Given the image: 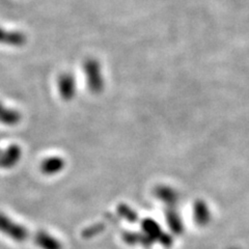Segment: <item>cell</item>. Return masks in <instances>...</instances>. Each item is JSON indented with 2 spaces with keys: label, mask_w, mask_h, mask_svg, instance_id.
Segmentation results:
<instances>
[{
  "label": "cell",
  "mask_w": 249,
  "mask_h": 249,
  "mask_svg": "<svg viewBox=\"0 0 249 249\" xmlns=\"http://www.w3.org/2000/svg\"><path fill=\"white\" fill-rule=\"evenodd\" d=\"M0 232L15 240L16 242H24L29 237V231L26 228L15 222L3 213H0Z\"/></svg>",
  "instance_id": "obj_1"
},
{
  "label": "cell",
  "mask_w": 249,
  "mask_h": 249,
  "mask_svg": "<svg viewBox=\"0 0 249 249\" xmlns=\"http://www.w3.org/2000/svg\"><path fill=\"white\" fill-rule=\"evenodd\" d=\"M21 149L19 145L12 144L4 151L0 152V168H12L21 159Z\"/></svg>",
  "instance_id": "obj_2"
},
{
  "label": "cell",
  "mask_w": 249,
  "mask_h": 249,
  "mask_svg": "<svg viewBox=\"0 0 249 249\" xmlns=\"http://www.w3.org/2000/svg\"><path fill=\"white\" fill-rule=\"evenodd\" d=\"M26 43V36L20 31L6 30L0 27V44L6 46L20 47Z\"/></svg>",
  "instance_id": "obj_3"
},
{
  "label": "cell",
  "mask_w": 249,
  "mask_h": 249,
  "mask_svg": "<svg viewBox=\"0 0 249 249\" xmlns=\"http://www.w3.org/2000/svg\"><path fill=\"white\" fill-rule=\"evenodd\" d=\"M34 242L41 249H62L59 240L46 231H37L34 237Z\"/></svg>",
  "instance_id": "obj_4"
},
{
  "label": "cell",
  "mask_w": 249,
  "mask_h": 249,
  "mask_svg": "<svg viewBox=\"0 0 249 249\" xmlns=\"http://www.w3.org/2000/svg\"><path fill=\"white\" fill-rule=\"evenodd\" d=\"M21 121V114L19 111L10 107H6L0 102V123L5 126H15Z\"/></svg>",
  "instance_id": "obj_5"
},
{
  "label": "cell",
  "mask_w": 249,
  "mask_h": 249,
  "mask_svg": "<svg viewBox=\"0 0 249 249\" xmlns=\"http://www.w3.org/2000/svg\"><path fill=\"white\" fill-rule=\"evenodd\" d=\"M143 230L145 231V235L149 237L151 240H160L162 237L163 232L161 231V229L159 225L154 222L153 220H146L143 222Z\"/></svg>",
  "instance_id": "obj_6"
},
{
  "label": "cell",
  "mask_w": 249,
  "mask_h": 249,
  "mask_svg": "<svg viewBox=\"0 0 249 249\" xmlns=\"http://www.w3.org/2000/svg\"><path fill=\"white\" fill-rule=\"evenodd\" d=\"M209 219L210 214L208 209L201 204L197 205L196 207V220L198 223V225H206L209 222Z\"/></svg>",
  "instance_id": "obj_7"
},
{
  "label": "cell",
  "mask_w": 249,
  "mask_h": 249,
  "mask_svg": "<svg viewBox=\"0 0 249 249\" xmlns=\"http://www.w3.org/2000/svg\"><path fill=\"white\" fill-rule=\"evenodd\" d=\"M61 164H59L58 159H49L43 162L42 164V170L45 174H53L55 171L59 170Z\"/></svg>",
  "instance_id": "obj_8"
}]
</instances>
